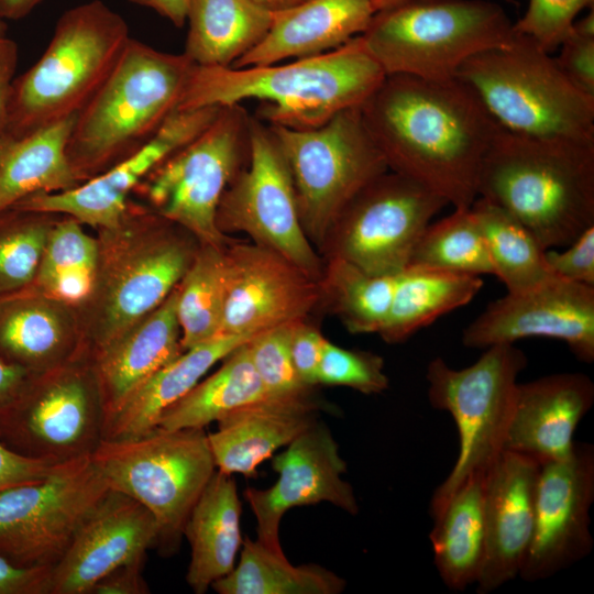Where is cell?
I'll use <instances>...</instances> for the list:
<instances>
[{"label": "cell", "instance_id": "obj_1", "mask_svg": "<svg viewBox=\"0 0 594 594\" xmlns=\"http://www.w3.org/2000/svg\"><path fill=\"white\" fill-rule=\"evenodd\" d=\"M360 112L389 170L454 209L472 206L482 162L502 127L468 84L386 75Z\"/></svg>", "mask_w": 594, "mask_h": 594}, {"label": "cell", "instance_id": "obj_2", "mask_svg": "<svg viewBox=\"0 0 594 594\" xmlns=\"http://www.w3.org/2000/svg\"><path fill=\"white\" fill-rule=\"evenodd\" d=\"M361 35L342 46L284 65L194 66L178 110L232 106L256 99L255 118L268 125L317 128L360 107L385 78Z\"/></svg>", "mask_w": 594, "mask_h": 594}, {"label": "cell", "instance_id": "obj_3", "mask_svg": "<svg viewBox=\"0 0 594 594\" xmlns=\"http://www.w3.org/2000/svg\"><path fill=\"white\" fill-rule=\"evenodd\" d=\"M477 197L512 215L543 250L566 246L594 226V140L502 127L482 162Z\"/></svg>", "mask_w": 594, "mask_h": 594}, {"label": "cell", "instance_id": "obj_4", "mask_svg": "<svg viewBox=\"0 0 594 594\" xmlns=\"http://www.w3.org/2000/svg\"><path fill=\"white\" fill-rule=\"evenodd\" d=\"M195 64L130 37L107 80L76 116L66 154L84 183L139 151L177 110Z\"/></svg>", "mask_w": 594, "mask_h": 594}, {"label": "cell", "instance_id": "obj_5", "mask_svg": "<svg viewBox=\"0 0 594 594\" xmlns=\"http://www.w3.org/2000/svg\"><path fill=\"white\" fill-rule=\"evenodd\" d=\"M130 37L125 20L100 0L65 11L38 61L14 78L0 135L22 138L75 118L112 73Z\"/></svg>", "mask_w": 594, "mask_h": 594}, {"label": "cell", "instance_id": "obj_6", "mask_svg": "<svg viewBox=\"0 0 594 594\" xmlns=\"http://www.w3.org/2000/svg\"><path fill=\"white\" fill-rule=\"evenodd\" d=\"M513 22L490 0H403L380 10L361 34L385 75L457 77L470 57L507 44Z\"/></svg>", "mask_w": 594, "mask_h": 594}, {"label": "cell", "instance_id": "obj_7", "mask_svg": "<svg viewBox=\"0 0 594 594\" xmlns=\"http://www.w3.org/2000/svg\"><path fill=\"white\" fill-rule=\"evenodd\" d=\"M457 78L508 131L594 140V97L573 85L556 58L529 37L514 32L507 44L465 61Z\"/></svg>", "mask_w": 594, "mask_h": 594}, {"label": "cell", "instance_id": "obj_8", "mask_svg": "<svg viewBox=\"0 0 594 594\" xmlns=\"http://www.w3.org/2000/svg\"><path fill=\"white\" fill-rule=\"evenodd\" d=\"M91 459L110 490L153 515L156 548L174 554L193 506L217 470L204 429L155 428L134 438L101 440Z\"/></svg>", "mask_w": 594, "mask_h": 594}, {"label": "cell", "instance_id": "obj_9", "mask_svg": "<svg viewBox=\"0 0 594 594\" xmlns=\"http://www.w3.org/2000/svg\"><path fill=\"white\" fill-rule=\"evenodd\" d=\"M527 363L519 348L504 343L486 348L464 369H453L442 358L428 364L430 405L453 417L459 436L457 461L430 501L432 517L468 480L485 475L504 451L517 377Z\"/></svg>", "mask_w": 594, "mask_h": 594}, {"label": "cell", "instance_id": "obj_10", "mask_svg": "<svg viewBox=\"0 0 594 594\" xmlns=\"http://www.w3.org/2000/svg\"><path fill=\"white\" fill-rule=\"evenodd\" d=\"M268 127L290 172L304 231L318 250L342 209L387 172V164L360 107L342 110L312 129Z\"/></svg>", "mask_w": 594, "mask_h": 594}, {"label": "cell", "instance_id": "obj_11", "mask_svg": "<svg viewBox=\"0 0 594 594\" xmlns=\"http://www.w3.org/2000/svg\"><path fill=\"white\" fill-rule=\"evenodd\" d=\"M251 118L241 103L221 107L202 132L146 176L145 196L156 215L199 244L224 248L230 242L217 227V209L249 162Z\"/></svg>", "mask_w": 594, "mask_h": 594}, {"label": "cell", "instance_id": "obj_12", "mask_svg": "<svg viewBox=\"0 0 594 594\" xmlns=\"http://www.w3.org/2000/svg\"><path fill=\"white\" fill-rule=\"evenodd\" d=\"M448 202L416 180L387 170L364 186L328 229L318 253L373 275L395 276L408 266L432 218Z\"/></svg>", "mask_w": 594, "mask_h": 594}, {"label": "cell", "instance_id": "obj_13", "mask_svg": "<svg viewBox=\"0 0 594 594\" xmlns=\"http://www.w3.org/2000/svg\"><path fill=\"white\" fill-rule=\"evenodd\" d=\"M109 490L85 455L0 492V556L20 568L54 566Z\"/></svg>", "mask_w": 594, "mask_h": 594}, {"label": "cell", "instance_id": "obj_14", "mask_svg": "<svg viewBox=\"0 0 594 594\" xmlns=\"http://www.w3.org/2000/svg\"><path fill=\"white\" fill-rule=\"evenodd\" d=\"M90 378L62 365L31 373L0 413V441L53 464L91 455L102 440L105 416L96 376Z\"/></svg>", "mask_w": 594, "mask_h": 594}, {"label": "cell", "instance_id": "obj_15", "mask_svg": "<svg viewBox=\"0 0 594 594\" xmlns=\"http://www.w3.org/2000/svg\"><path fill=\"white\" fill-rule=\"evenodd\" d=\"M216 221L224 235L244 233L320 279L324 261L301 226L290 172L270 127L255 117L249 162L224 190Z\"/></svg>", "mask_w": 594, "mask_h": 594}, {"label": "cell", "instance_id": "obj_16", "mask_svg": "<svg viewBox=\"0 0 594 594\" xmlns=\"http://www.w3.org/2000/svg\"><path fill=\"white\" fill-rule=\"evenodd\" d=\"M594 448L575 442L572 452L540 464L531 540L519 571L526 582L549 579L593 549Z\"/></svg>", "mask_w": 594, "mask_h": 594}, {"label": "cell", "instance_id": "obj_17", "mask_svg": "<svg viewBox=\"0 0 594 594\" xmlns=\"http://www.w3.org/2000/svg\"><path fill=\"white\" fill-rule=\"evenodd\" d=\"M531 337L566 343L584 363L594 361V287L552 276L492 301L462 333L468 348L486 349Z\"/></svg>", "mask_w": 594, "mask_h": 594}, {"label": "cell", "instance_id": "obj_18", "mask_svg": "<svg viewBox=\"0 0 594 594\" xmlns=\"http://www.w3.org/2000/svg\"><path fill=\"white\" fill-rule=\"evenodd\" d=\"M224 255L221 334H255L307 320L320 306L319 280L279 253L233 240Z\"/></svg>", "mask_w": 594, "mask_h": 594}, {"label": "cell", "instance_id": "obj_19", "mask_svg": "<svg viewBox=\"0 0 594 594\" xmlns=\"http://www.w3.org/2000/svg\"><path fill=\"white\" fill-rule=\"evenodd\" d=\"M221 107L177 110L139 151L78 186L52 194L29 196L12 208L62 213L80 223L118 229L128 215V197L164 160L202 132Z\"/></svg>", "mask_w": 594, "mask_h": 594}, {"label": "cell", "instance_id": "obj_20", "mask_svg": "<svg viewBox=\"0 0 594 594\" xmlns=\"http://www.w3.org/2000/svg\"><path fill=\"white\" fill-rule=\"evenodd\" d=\"M272 458L277 481L265 490L248 487L244 491L256 519V539L271 550L284 552L280 521L294 507L327 502L350 515L359 513L353 487L342 479L346 463L323 422L317 420L286 446V450Z\"/></svg>", "mask_w": 594, "mask_h": 594}, {"label": "cell", "instance_id": "obj_21", "mask_svg": "<svg viewBox=\"0 0 594 594\" xmlns=\"http://www.w3.org/2000/svg\"><path fill=\"white\" fill-rule=\"evenodd\" d=\"M175 223L148 218L145 234L109 275L97 336V351L156 309L179 284L199 248L179 235Z\"/></svg>", "mask_w": 594, "mask_h": 594}, {"label": "cell", "instance_id": "obj_22", "mask_svg": "<svg viewBox=\"0 0 594 594\" xmlns=\"http://www.w3.org/2000/svg\"><path fill=\"white\" fill-rule=\"evenodd\" d=\"M157 538L153 515L132 497L109 490L52 566L48 594H90L111 571L144 561Z\"/></svg>", "mask_w": 594, "mask_h": 594}, {"label": "cell", "instance_id": "obj_23", "mask_svg": "<svg viewBox=\"0 0 594 594\" xmlns=\"http://www.w3.org/2000/svg\"><path fill=\"white\" fill-rule=\"evenodd\" d=\"M540 463L504 450L484 476L485 556L476 581L491 593L518 576L534 530Z\"/></svg>", "mask_w": 594, "mask_h": 594}, {"label": "cell", "instance_id": "obj_24", "mask_svg": "<svg viewBox=\"0 0 594 594\" xmlns=\"http://www.w3.org/2000/svg\"><path fill=\"white\" fill-rule=\"evenodd\" d=\"M594 404V383L583 373H557L518 383L504 450L542 464L568 457L578 425Z\"/></svg>", "mask_w": 594, "mask_h": 594}, {"label": "cell", "instance_id": "obj_25", "mask_svg": "<svg viewBox=\"0 0 594 594\" xmlns=\"http://www.w3.org/2000/svg\"><path fill=\"white\" fill-rule=\"evenodd\" d=\"M321 405L315 392L264 397L242 406L207 433L217 470L255 476L257 466L317 421Z\"/></svg>", "mask_w": 594, "mask_h": 594}, {"label": "cell", "instance_id": "obj_26", "mask_svg": "<svg viewBox=\"0 0 594 594\" xmlns=\"http://www.w3.org/2000/svg\"><path fill=\"white\" fill-rule=\"evenodd\" d=\"M376 0H305L274 13L266 36L231 67L277 64L327 53L361 35L377 12Z\"/></svg>", "mask_w": 594, "mask_h": 594}, {"label": "cell", "instance_id": "obj_27", "mask_svg": "<svg viewBox=\"0 0 594 594\" xmlns=\"http://www.w3.org/2000/svg\"><path fill=\"white\" fill-rule=\"evenodd\" d=\"M177 286L156 309L97 351L94 373L103 422L138 386L183 353Z\"/></svg>", "mask_w": 594, "mask_h": 594}, {"label": "cell", "instance_id": "obj_28", "mask_svg": "<svg viewBox=\"0 0 594 594\" xmlns=\"http://www.w3.org/2000/svg\"><path fill=\"white\" fill-rule=\"evenodd\" d=\"M253 336L220 334L183 351L138 386L105 420L102 440L129 439L154 430L168 407L198 384L217 362Z\"/></svg>", "mask_w": 594, "mask_h": 594}, {"label": "cell", "instance_id": "obj_29", "mask_svg": "<svg viewBox=\"0 0 594 594\" xmlns=\"http://www.w3.org/2000/svg\"><path fill=\"white\" fill-rule=\"evenodd\" d=\"M241 501L232 475L216 470L184 526L190 547L186 581L197 594L228 575L242 546Z\"/></svg>", "mask_w": 594, "mask_h": 594}, {"label": "cell", "instance_id": "obj_30", "mask_svg": "<svg viewBox=\"0 0 594 594\" xmlns=\"http://www.w3.org/2000/svg\"><path fill=\"white\" fill-rule=\"evenodd\" d=\"M75 118L22 138L0 135V213L29 196L59 193L81 184L66 154Z\"/></svg>", "mask_w": 594, "mask_h": 594}, {"label": "cell", "instance_id": "obj_31", "mask_svg": "<svg viewBox=\"0 0 594 594\" xmlns=\"http://www.w3.org/2000/svg\"><path fill=\"white\" fill-rule=\"evenodd\" d=\"M274 13L251 0H188L184 54L200 67H231L268 33Z\"/></svg>", "mask_w": 594, "mask_h": 594}, {"label": "cell", "instance_id": "obj_32", "mask_svg": "<svg viewBox=\"0 0 594 594\" xmlns=\"http://www.w3.org/2000/svg\"><path fill=\"white\" fill-rule=\"evenodd\" d=\"M484 476L468 480L433 516L435 565L451 590L475 584L485 556Z\"/></svg>", "mask_w": 594, "mask_h": 594}, {"label": "cell", "instance_id": "obj_33", "mask_svg": "<svg viewBox=\"0 0 594 594\" xmlns=\"http://www.w3.org/2000/svg\"><path fill=\"white\" fill-rule=\"evenodd\" d=\"M482 286L480 276L408 265L396 275L389 312L378 334L386 343L405 342L441 316L468 305Z\"/></svg>", "mask_w": 594, "mask_h": 594}, {"label": "cell", "instance_id": "obj_34", "mask_svg": "<svg viewBox=\"0 0 594 594\" xmlns=\"http://www.w3.org/2000/svg\"><path fill=\"white\" fill-rule=\"evenodd\" d=\"M266 395L251 360L248 341L223 360L209 377L196 384L161 416L160 429H204L235 409Z\"/></svg>", "mask_w": 594, "mask_h": 594}, {"label": "cell", "instance_id": "obj_35", "mask_svg": "<svg viewBox=\"0 0 594 594\" xmlns=\"http://www.w3.org/2000/svg\"><path fill=\"white\" fill-rule=\"evenodd\" d=\"M239 562L211 587L219 594H339L345 580L319 564L293 565L257 539L245 537Z\"/></svg>", "mask_w": 594, "mask_h": 594}, {"label": "cell", "instance_id": "obj_36", "mask_svg": "<svg viewBox=\"0 0 594 594\" xmlns=\"http://www.w3.org/2000/svg\"><path fill=\"white\" fill-rule=\"evenodd\" d=\"M65 331L57 315L23 290L0 296V358L30 373L62 365Z\"/></svg>", "mask_w": 594, "mask_h": 594}, {"label": "cell", "instance_id": "obj_37", "mask_svg": "<svg viewBox=\"0 0 594 594\" xmlns=\"http://www.w3.org/2000/svg\"><path fill=\"white\" fill-rule=\"evenodd\" d=\"M320 306L351 333H377L392 304L396 275H373L342 258L323 260Z\"/></svg>", "mask_w": 594, "mask_h": 594}, {"label": "cell", "instance_id": "obj_38", "mask_svg": "<svg viewBox=\"0 0 594 594\" xmlns=\"http://www.w3.org/2000/svg\"><path fill=\"white\" fill-rule=\"evenodd\" d=\"M481 227L493 275L507 293L530 289L554 276L531 232L507 211L477 197L471 206Z\"/></svg>", "mask_w": 594, "mask_h": 594}, {"label": "cell", "instance_id": "obj_39", "mask_svg": "<svg viewBox=\"0 0 594 594\" xmlns=\"http://www.w3.org/2000/svg\"><path fill=\"white\" fill-rule=\"evenodd\" d=\"M79 224L80 222L68 217L48 231L32 282L45 296L66 302H78L94 290L99 246Z\"/></svg>", "mask_w": 594, "mask_h": 594}, {"label": "cell", "instance_id": "obj_40", "mask_svg": "<svg viewBox=\"0 0 594 594\" xmlns=\"http://www.w3.org/2000/svg\"><path fill=\"white\" fill-rule=\"evenodd\" d=\"M226 246L200 244L177 286V318L184 351L221 334L226 294Z\"/></svg>", "mask_w": 594, "mask_h": 594}, {"label": "cell", "instance_id": "obj_41", "mask_svg": "<svg viewBox=\"0 0 594 594\" xmlns=\"http://www.w3.org/2000/svg\"><path fill=\"white\" fill-rule=\"evenodd\" d=\"M408 265L473 276L493 275L486 243L470 208L454 209L425 229Z\"/></svg>", "mask_w": 594, "mask_h": 594}, {"label": "cell", "instance_id": "obj_42", "mask_svg": "<svg viewBox=\"0 0 594 594\" xmlns=\"http://www.w3.org/2000/svg\"><path fill=\"white\" fill-rule=\"evenodd\" d=\"M43 217L15 208L0 213V296L32 284L51 229Z\"/></svg>", "mask_w": 594, "mask_h": 594}, {"label": "cell", "instance_id": "obj_43", "mask_svg": "<svg viewBox=\"0 0 594 594\" xmlns=\"http://www.w3.org/2000/svg\"><path fill=\"white\" fill-rule=\"evenodd\" d=\"M295 323V322H294ZM293 323L273 327L254 334L249 351L266 395L294 396L315 392L298 376L290 355Z\"/></svg>", "mask_w": 594, "mask_h": 594}, {"label": "cell", "instance_id": "obj_44", "mask_svg": "<svg viewBox=\"0 0 594 594\" xmlns=\"http://www.w3.org/2000/svg\"><path fill=\"white\" fill-rule=\"evenodd\" d=\"M317 383L344 386L364 395H375L387 389L389 381L384 372V360L378 354L345 349L326 339Z\"/></svg>", "mask_w": 594, "mask_h": 594}, {"label": "cell", "instance_id": "obj_45", "mask_svg": "<svg viewBox=\"0 0 594 594\" xmlns=\"http://www.w3.org/2000/svg\"><path fill=\"white\" fill-rule=\"evenodd\" d=\"M593 4L594 0H529L524 15L513 22V31L551 54L570 35L578 15Z\"/></svg>", "mask_w": 594, "mask_h": 594}, {"label": "cell", "instance_id": "obj_46", "mask_svg": "<svg viewBox=\"0 0 594 594\" xmlns=\"http://www.w3.org/2000/svg\"><path fill=\"white\" fill-rule=\"evenodd\" d=\"M556 58L563 74L583 92L594 97V11L576 19Z\"/></svg>", "mask_w": 594, "mask_h": 594}, {"label": "cell", "instance_id": "obj_47", "mask_svg": "<svg viewBox=\"0 0 594 594\" xmlns=\"http://www.w3.org/2000/svg\"><path fill=\"white\" fill-rule=\"evenodd\" d=\"M544 258L556 276L594 287V226L585 229L565 250H546Z\"/></svg>", "mask_w": 594, "mask_h": 594}, {"label": "cell", "instance_id": "obj_48", "mask_svg": "<svg viewBox=\"0 0 594 594\" xmlns=\"http://www.w3.org/2000/svg\"><path fill=\"white\" fill-rule=\"evenodd\" d=\"M326 338L320 330L301 320L293 323L290 333V355L300 380L308 386L316 387L318 369Z\"/></svg>", "mask_w": 594, "mask_h": 594}, {"label": "cell", "instance_id": "obj_49", "mask_svg": "<svg viewBox=\"0 0 594 594\" xmlns=\"http://www.w3.org/2000/svg\"><path fill=\"white\" fill-rule=\"evenodd\" d=\"M51 462L22 455L0 441V492L45 477L55 466Z\"/></svg>", "mask_w": 594, "mask_h": 594}, {"label": "cell", "instance_id": "obj_50", "mask_svg": "<svg viewBox=\"0 0 594 594\" xmlns=\"http://www.w3.org/2000/svg\"><path fill=\"white\" fill-rule=\"evenodd\" d=\"M52 568H20L0 556V594H48Z\"/></svg>", "mask_w": 594, "mask_h": 594}, {"label": "cell", "instance_id": "obj_51", "mask_svg": "<svg viewBox=\"0 0 594 594\" xmlns=\"http://www.w3.org/2000/svg\"><path fill=\"white\" fill-rule=\"evenodd\" d=\"M144 561L117 568L99 580L90 594H146L150 588L142 575Z\"/></svg>", "mask_w": 594, "mask_h": 594}, {"label": "cell", "instance_id": "obj_52", "mask_svg": "<svg viewBox=\"0 0 594 594\" xmlns=\"http://www.w3.org/2000/svg\"><path fill=\"white\" fill-rule=\"evenodd\" d=\"M18 64V45L0 34V132L4 125L7 111Z\"/></svg>", "mask_w": 594, "mask_h": 594}, {"label": "cell", "instance_id": "obj_53", "mask_svg": "<svg viewBox=\"0 0 594 594\" xmlns=\"http://www.w3.org/2000/svg\"><path fill=\"white\" fill-rule=\"evenodd\" d=\"M30 374L26 370L0 358V413L13 402Z\"/></svg>", "mask_w": 594, "mask_h": 594}, {"label": "cell", "instance_id": "obj_54", "mask_svg": "<svg viewBox=\"0 0 594 594\" xmlns=\"http://www.w3.org/2000/svg\"><path fill=\"white\" fill-rule=\"evenodd\" d=\"M134 4L150 8L168 19L177 28L186 22L188 0H128Z\"/></svg>", "mask_w": 594, "mask_h": 594}, {"label": "cell", "instance_id": "obj_55", "mask_svg": "<svg viewBox=\"0 0 594 594\" xmlns=\"http://www.w3.org/2000/svg\"><path fill=\"white\" fill-rule=\"evenodd\" d=\"M43 0H0V20H19L28 15Z\"/></svg>", "mask_w": 594, "mask_h": 594}, {"label": "cell", "instance_id": "obj_56", "mask_svg": "<svg viewBox=\"0 0 594 594\" xmlns=\"http://www.w3.org/2000/svg\"><path fill=\"white\" fill-rule=\"evenodd\" d=\"M257 6L272 11V12H278L288 8H292L294 6H297L305 0H251Z\"/></svg>", "mask_w": 594, "mask_h": 594}, {"label": "cell", "instance_id": "obj_57", "mask_svg": "<svg viewBox=\"0 0 594 594\" xmlns=\"http://www.w3.org/2000/svg\"><path fill=\"white\" fill-rule=\"evenodd\" d=\"M403 0H376V9L377 11L389 8Z\"/></svg>", "mask_w": 594, "mask_h": 594}, {"label": "cell", "instance_id": "obj_58", "mask_svg": "<svg viewBox=\"0 0 594 594\" xmlns=\"http://www.w3.org/2000/svg\"><path fill=\"white\" fill-rule=\"evenodd\" d=\"M7 25L4 21L0 20V34H6Z\"/></svg>", "mask_w": 594, "mask_h": 594}, {"label": "cell", "instance_id": "obj_59", "mask_svg": "<svg viewBox=\"0 0 594 594\" xmlns=\"http://www.w3.org/2000/svg\"><path fill=\"white\" fill-rule=\"evenodd\" d=\"M503 1H505L506 3H510V4H515V2H516L515 0H503Z\"/></svg>", "mask_w": 594, "mask_h": 594}]
</instances>
